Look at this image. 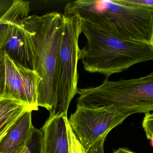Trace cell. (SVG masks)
I'll use <instances>...</instances> for the list:
<instances>
[{
    "mask_svg": "<svg viewBox=\"0 0 153 153\" xmlns=\"http://www.w3.org/2000/svg\"><path fill=\"white\" fill-rule=\"evenodd\" d=\"M64 10L124 40L153 46L152 9L125 0H76L67 3Z\"/></svg>",
    "mask_w": 153,
    "mask_h": 153,
    "instance_id": "cell-1",
    "label": "cell"
},
{
    "mask_svg": "<svg viewBox=\"0 0 153 153\" xmlns=\"http://www.w3.org/2000/svg\"><path fill=\"white\" fill-rule=\"evenodd\" d=\"M82 32L87 43L80 49L79 57L89 72L108 79L136 64L153 60L152 45L124 40L84 20Z\"/></svg>",
    "mask_w": 153,
    "mask_h": 153,
    "instance_id": "cell-2",
    "label": "cell"
},
{
    "mask_svg": "<svg viewBox=\"0 0 153 153\" xmlns=\"http://www.w3.org/2000/svg\"><path fill=\"white\" fill-rule=\"evenodd\" d=\"M62 19L63 14L52 12L42 16L30 15L22 20L32 38L36 57L34 71L42 80L38 105L49 111L50 118L54 117L56 104L54 76Z\"/></svg>",
    "mask_w": 153,
    "mask_h": 153,
    "instance_id": "cell-3",
    "label": "cell"
},
{
    "mask_svg": "<svg viewBox=\"0 0 153 153\" xmlns=\"http://www.w3.org/2000/svg\"><path fill=\"white\" fill-rule=\"evenodd\" d=\"M77 104L91 108L112 106L130 116L153 111V72L137 79L109 81L78 89Z\"/></svg>",
    "mask_w": 153,
    "mask_h": 153,
    "instance_id": "cell-4",
    "label": "cell"
},
{
    "mask_svg": "<svg viewBox=\"0 0 153 153\" xmlns=\"http://www.w3.org/2000/svg\"><path fill=\"white\" fill-rule=\"evenodd\" d=\"M82 23L78 14H63L54 76V116L67 114L70 104L78 91L77 63L80 50L78 40Z\"/></svg>",
    "mask_w": 153,
    "mask_h": 153,
    "instance_id": "cell-5",
    "label": "cell"
},
{
    "mask_svg": "<svg viewBox=\"0 0 153 153\" xmlns=\"http://www.w3.org/2000/svg\"><path fill=\"white\" fill-rule=\"evenodd\" d=\"M129 116L112 106L91 108L76 104L68 122L78 141L87 152L101 137Z\"/></svg>",
    "mask_w": 153,
    "mask_h": 153,
    "instance_id": "cell-6",
    "label": "cell"
},
{
    "mask_svg": "<svg viewBox=\"0 0 153 153\" xmlns=\"http://www.w3.org/2000/svg\"><path fill=\"white\" fill-rule=\"evenodd\" d=\"M5 88L3 99L20 102L33 110H38V95L42 80L34 70L24 67L4 52Z\"/></svg>",
    "mask_w": 153,
    "mask_h": 153,
    "instance_id": "cell-7",
    "label": "cell"
},
{
    "mask_svg": "<svg viewBox=\"0 0 153 153\" xmlns=\"http://www.w3.org/2000/svg\"><path fill=\"white\" fill-rule=\"evenodd\" d=\"M22 19L11 22L9 37L1 49L13 60L34 70L36 57L33 41L30 33L22 22Z\"/></svg>",
    "mask_w": 153,
    "mask_h": 153,
    "instance_id": "cell-8",
    "label": "cell"
},
{
    "mask_svg": "<svg viewBox=\"0 0 153 153\" xmlns=\"http://www.w3.org/2000/svg\"><path fill=\"white\" fill-rule=\"evenodd\" d=\"M67 114L49 117L41 128L42 153H70L67 131Z\"/></svg>",
    "mask_w": 153,
    "mask_h": 153,
    "instance_id": "cell-9",
    "label": "cell"
},
{
    "mask_svg": "<svg viewBox=\"0 0 153 153\" xmlns=\"http://www.w3.org/2000/svg\"><path fill=\"white\" fill-rule=\"evenodd\" d=\"M32 111L31 110H26L14 121L0 141V153H19L24 151L33 126Z\"/></svg>",
    "mask_w": 153,
    "mask_h": 153,
    "instance_id": "cell-10",
    "label": "cell"
},
{
    "mask_svg": "<svg viewBox=\"0 0 153 153\" xmlns=\"http://www.w3.org/2000/svg\"><path fill=\"white\" fill-rule=\"evenodd\" d=\"M27 110L31 109L20 102L0 99V129Z\"/></svg>",
    "mask_w": 153,
    "mask_h": 153,
    "instance_id": "cell-11",
    "label": "cell"
},
{
    "mask_svg": "<svg viewBox=\"0 0 153 153\" xmlns=\"http://www.w3.org/2000/svg\"><path fill=\"white\" fill-rule=\"evenodd\" d=\"M43 132L33 126L23 153H42Z\"/></svg>",
    "mask_w": 153,
    "mask_h": 153,
    "instance_id": "cell-12",
    "label": "cell"
},
{
    "mask_svg": "<svg viewBox=\"0 0 153 153\" xmlns=\"http://www.w3.org/2000/svg\"><path fill=\"white\" fill-rule=\"evenodd\" d=\"M17 0H0V23L11 20L17 13Z\"/></svg>",
    "mask_w": 153,
    "mask_h": 153,
    "instance_id": "cell-13",
    "label": "cell"
},
{
    "mask_svg": "<svg viewBox=\"0 0 153 153\" xmlns=\"http://www.w3.org/2000/svg\"><path fill=\"white\" fill-rule=\"evenodd\" d=\"M67 131L69 140L70 153H89L84 148L81 143L75 136L69 122L67 123Z\"/></svg>",
    "mask_w": 153,
    "mask_h": 153,
    "instance_id": "cell-14",
    "label": "cell"
},
{
    "mask_svg": "<svg viewBox=\"0 0 153 153\" xmlns=\"http://www.w3.org/2000/svg\"><path fill=\"white\" fill-rule=\"evenodd\" d=\"M142 126L147 139L151 141V145L153 147V113L149 112L145 114Z\"/></svg>",
    "mask_w": 153,
    "mask_h": 153,
    "instance_id": "cell-15",
    "label": "cell"
},
{
    "mask_svg": "<svg viewBox=\"0 0 153 153\" xmlns=\"http://www.w3.org/2000/svg\"><path fill=\"white\" fill-rule=\"evenodd\" d=\"M5 88V66L4 51L0 50V99L3 98Z\"/></svg>",
    "mask_w": 153,
    "mask_h": 153,
    "instance_id": "cell-16",
    "label": "cell"
},
{
    "mask_svg": "<svg viewBox=\"0 0 153 153\" xmlns=\"http://www.w3.org/2000/svg\"><path fill=\"white\" fill-rule=\"evenodd\" d=\"M10 28V22L0 23V50L8 39Z\"/></svg>",
    "mask_w": 153,
    "mask_h": 153,
    "instance_id": "cell-17",
    "label": "cell"
},
{
    "mask_svg": "<svg viewBox=\"0 0 153 153\" xmlns=\"http://www.w3.org/2000/svg\"><path fill=\"white\" fill-rule=\"evenodd\" d=\"M108 134L109 133H106L101 137L91 147L89 150V153H104V143Z\"/></svg>",
    "mask_w": 153,
    "mask_h": 153,
    "instance_id": "cell-18",
    "label": "cell"
},
{
    "mask_svg": "<svg viewBox=\"0 0 153 153\" xmlns=\"http://www.w3.org/2000/svg\"><path fill=\"white\" fill-rule=\"evenodd\" d=\"M128 4L153 9V0H125Z\"/></svg>",
    "mask_w": 153,
    "mask_h": 153,
    "instance_id": "cell-19",
    "label": "cell"
},
{
    "mask_svg": "<svg viewBox=\"0 0 153 153\" xmlns=\"http://www.w3.org/2000/svg\"><path fill=\"white\" fill-rule=\"evenodd\" d=\"M16 119H14L13 121L8 123L6 125L4 126L1 129H0V141H1V139L6 134L8 133V131H9L10 128H11L12 126V125H13V123H14V121L16 120ZM25 148H26V147H25ZM25 149H24V150H25ZM24 150L23 152H22L19 153H23Z\"/></svg>",
    "mask_w": 153,
    "mask_h": 153,
    "instance_id": "cell-20",
    "label": "cell"
},
{
    "mask_svg": "<svg viewBox=\"0 0 153 153\" xmlns=\"http://www.w3.org/2000/svg\"><path fill=\"white\" fill-rule=\"evenodd\" d=\"M113 153H137L133 152L126 148H119L117 150H114Z\"/></svg>",
    "mask_w": 153,
    "mask_h": 153,
    "instance_id": "cell-21",
    "label": "cell"
}]
</instances>
